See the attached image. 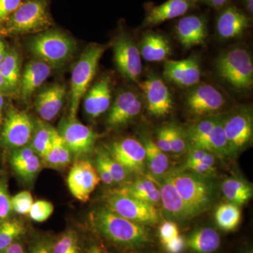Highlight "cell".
I'll list each match as a JSON object with an SVG mask.
<instances>
[{
    "instance_id": "6da1fadb",
    "label": "cell",
    "mask_w": 253,
    "mask_h": 253,
    "mask_svg": "<svg viewBox=\"0 0 253 253\" xmlns=\"http://www.w3.org/2000/svg\"><path fill=\"white\" fill-rule=\"evenodd\" d=\"M89 215L91 224L96 230L113 243L134 248L149 241V233L144 225L128 220L109 208L95 210Z\"/></svg>"
},
{
    "instance_id": "7a4b0ae2",
    "label": "cell",
    "mask_w": 253,
    "mask_h": 253,
    "mask_svg": "<svg viewBox=\"0 0 253 253\" xmlns=\"http://www.w3.org/2000/svg\"><path fill=\"white\" fill-rule=\"evenodd\" d=\"M27 49L35 59L41 60L51 68H60L73 59L77 43L72 37L60 30L48 29L31 38Z\"/></svg>"
},
{
    "instance_id": "3957f363",
    "label": "cell",
    "mask_w": 253,
    "mask_h": 253,
    "mask_svg": "<svg viewBox=\"0 0 253 253\" xmlns=\"http://www.w3.org/2000/svg\"><path fill=\"white\" fill-rule=\"evenodd\" d=\"M52 25L48 0H22L19 6L0 24V34L20 36L40 33Z\"/></svg>"
},
{
    "instance_id": "277c9868",
    "label": "cell",
    "mask_w": 253,
    "mask_h": 253,
    "mask_svg": "<svg viewBox=\"0 0 253 253\" xmlns=\"http://www.w3.org/2000/svg\"><path fill=\"white\" fill-rule=\"evenodd\" d=\"M105 51V46L99 44H89L73 66L71 73L70 91V118L77 117L82 99L89 89L96 74L100 59Z\"/></svg>"
},
{
    "instance_id": "5b68a950",
    "label": "cell",
    "mask_w": 253,
    "mask_h": 253,
    "mask_svg": "<svg viewBox=\"0 0 253 253\" xmlns=\"http://www.w3.org/2000/svg\"><path fill=\"white\" fill-rule=\"evenodd\" d=\"M218 74L238 90L251 89L253 84L252 56L244 48H234L221 54L216 61Z\"/></svg>"
},
{
    "instance_id": "8992f818",
    "label": "cell",
    "mask_w": 253,
    "mask_h": 253,
    "mask_svg": "<svg viewBox=\"0 0 253 253\" xmlns=\"http://www.w3.org/2000/svg\"><path fill=\"white\" fill-rule=\"evenodd\" d=\"M166 177L175 187L192 217L204 212L212 204V187L200 176L180 171Z\"/></svg>"
},
{
    "instance_id": "52a82bcc",
    "label": "cell",
    "mask_w": 253,
    "mask_h": 253,
    "mask_svg": "<svg viewBox=\"0 0 253 253\" xmlns=\"http://www.w3.org/2000/svg\"><path fill=\"white\" fill-rule=\"evenodd\" d=\"M59 135L71 150L73 158H82L94 152L98 134L77 118L64 117L57 128Z\"/></svg>"
},
{
    "instance_id": "ba28073f",
    "label": "cell",
    "mask_w": 253,
    "mask_h": 253,
    "mask_svg": "<svg viewBox=\"0 0 253 253\" xmlns=\"http://www.w3.org/2000/svg\"><path fill=\"white\" fill-rule=\"evenodd\" d=\"M106 207L118 215L142 225L154 224L160 215L156 206L113 191L106 199Z\"/></svg>"
},
{
    "instance_id": "9c48e42d",
    "label": "cell",
    "mask_w": 253,
    "mask_h": 253,
    "mask_svg": "<svg viewBox=\"0 0 253 253\" xmlns=\"http://www.w3.org/2000/svg\"><path fill=\"white\" fill-rule=\"evenodd\" d=\"M35 121L23 111L10 108L3 123L1 140L11 149H19L31 142Z\"/></svg>"
},
{
    "instance_id": "30bf717a",
    "label": "cell",
    "mask_w": 253,
    "mask_h": 253,
    "mask_svg": "<svg viewBox=\"0 0 253 253\" xmlns=\"http://www.w3.org/2000/svg\"><path fill=\"white\" fill-rule=\"evenodd\" d=\"M115 63L120 73L131 82L139 81L142 63L139 48L126 33L118 35L113 43Z\"/></svg>"
},
{
    "instance_id": "8fae6325",
    "label": "cell",
    "mask_w": 253,
    "mask_h": 253,
    "mask_svg": "<svg viewBox=\"0 0 253 253\" xmlns=\"http://www.w3.org/2000/svg\"><path fill=\"white\" fill-rule=\"evenodd\" d=\"M224 129L231 154L244 149L253 139L252 111L241 108L224 116Z\"/></svg>"
},
{
    "instance_id": "7c38bea8",
    "label": "cell",
    "mask_w": 253,
    "mask_h": 253,
    "mask_svg": "<svg viewBox=\"0 0 253 253\" xmlns=\"http://www.w3.org/2000/svg\"><path fill=\"white\" fill-rule=\"evenodd\" d=\"M100 177L94 165L79 159L70 169L67 178L68 189L76 199L86 202L99 184Z\"/></svg>"
},
{
    "instance_id": "4fadbf2b",
    "label": "cell",
    "mask_w": 253,
    "mask_h": 253,
    "mask_svg": "<svg viewBox=\"0 0 253 253\" xmlns=\"http://www.w3.org/2000/svg\"><path fill=\"white\" fill-rule=\"evenodd\" d=\"M111 157L131 172H142L146 163L144 145L134 138H124L106 146Z\"/></svg>"
},
{
    "instance_id": "5bb4252c",
    "label": "cell",
    "mask_w": 253,
    "mask_h": 253,
    "mask_svg": "<svg viewBox=\"0 0 253 253\" xmlns=\"http://www.w3.org/2000/svg\"><path fill=\"white\" fill-rule=\"evenodd\" d=\"M224 104L223 94L211 84H199L186 95V108L194 116H212L222 109Z\"/></svg>"
},
{
    "instance_id": "9a60e30c",
    "label": "cell",
    "mask_w": 253,
    "mask_h": 253,
    "mask_svg": "<svg viewBox=\"0 0 253 253\" xmlns=\"http://www.w3.org/2000/svg\"><path fill=\"white\" fill-rule=\"evenodd\" d=\"M141 109L142 100L137 92L123 91L118 95L111 106L106 123L111 128L126 126L140 113Z\"/></svg>"
},
{
    "instance_id": "2e32d148",
    "label": "cell",
    "mask_w": 253,
    "mask_h": 253,
    "mask_svg": "<svg viewBox=\"0 0 253 253\" xmlns=\"http://www.w3.org/2000/svg\"><path fill=\"white\" fill-rule=\"evenodd\" d=\"M141 86L150 114L161 117L170 113L173 108L172 94L162 79L152 75Z\"/></svg>"
},
{
    "instance_id": "e0dca14e",
    "label": "cell",
    "mask_w": 253,
    "mask_h": 253,
    "mask_svg": "<svg viewBox=\"0 0 253 253\" xmlns=\"http://www.w3.org/2000/svg\"><path fill=\"white\" fill-rule=\"evenodd\" d=\"M201 66L196 56L179 61H166L163 76L168 81L181 86L196 85L201 78Z\"/></svg>"
},
{
    "instance_id": "ac0fdd59",
    "label": "cell",
    "mask_w": 253,
    "mask_h": 253,
    "mask_svg": "<svg viewBox=\"0 0 253 253\" xmlns=\"http://www.w3.org/2000/svg\"><path fill=\"white\" fill-rule=\"evenodd\" d=\"M66 91L64 84L57 83L46 86L38 93L35 107L42 121L48 122L58 116L64 104Z\"/></svg>"
},
{
    "instance_id": "d6986e66",
    "label": "cell",
    "mask_w": 253,
    "mask_h": 253,
    "mask_svg": "<svg viewBox=\"0 0 253 253\" xmlns=\"http://www.w3.org/2000/svg\"><path fill=\"white\" fill-rule=\"evenodd\" d=\"M175 33L181 45L186 49L201 45L207 38V20L199 15L184 16L176 23Z\"/></svg>"
},
{
    "instance_id": "ffe728a7",
    "label": "cell",
    "mask_w": 253,
    "mask_h": 253,
    "mask_svg": "<svg viewBox=\"0 0 253 253\" xmlns=\"http://www.w3.org/2000/svg\"><path fill=\"white\" fill-rule=\"evenodd\" d=\"M111 81L104 76L88 89L84 96V109L86 114L96 118L109 109L111 103Z\"/></svg>"
},
{
    "instance_id": "44dd1931",
    "label": "cell",
    "mask_w": 253,
    "mask_h": 253,
    "mask_svg": "<svg viewBox=\"0 0 253 253\" xmlns=\"http://www.w3.org/2000/svg\"><path fill=\"white\" fill-rule=\"evenodd\" d=\"M51 73V68L41 60L34 59L26 63L21 72L19 85V93L23 101L31 99Z\"/></svg>"
},
{
    "instance_id": "7402d4cb",
    "label": "cell",
    "mask_w": 253,
    "mask_h": 253,
    "mask_svg": "<svg viewBox=\"0 0 253 253\" xmlns=\"http://www.w3.org/2000/svg\"><path fill=\"white\" fill-rule=\"evenodd\" d=\"M40 158L31 146L28 145L13 150L9 162L15 173L23 181L30 183L36 179L41 171L42 163Z\"/></svg>"
},
{
    "instance_id": "603a6c76",
    "label": "cell",
    "mask_w": 253,
    "mask_h": 253,
    "mask_svg": "<svg viewBox=\"0 0 253 253\" xmlns=\"http://www.w3.org/2000/svg\"><path fill=\"white\" fill-rule=\"evenodd\" d=\"M251 25V18L236 6H231L223 10L217 20L218 35L223 39L238 38Z\"/></svg>"
},
{
    "instance_id": "cb8c5ba5",
    "label": "cell",
    "mask_w": 253,
    "mask_h": 253,
    "mask_svg": "<svg viewBox=\"0 0 253 253\" xmlns=\"http://www.w3.org/2000/svg\"><path fill=\"white\" fill-rule=\"evenodd\" d=\"M196 2V0H168L149 9L143 26H156L165 21L184 16L194 7Z\"/></svg>"
},
{
    "instance_id": "d4e9b609",
    "label": "cell",
    "mask_w": 253,
    "mask_h": 253,
    "mask_svg": "<svg viewBox=\"0 0 253 253\" xmlns=\"http://www.w3.org/2000/svg\"><path fill=\"white\" fill-rule=\"evenodd\" d=\"M139 51L145 61L159 62L170 56L172 48L166 37L154 32H148L141 40Z\"/></svg>"
},
{
    "instance_id": "484cf974",
    "label": "cell",
    "mask_w": 253,
    "mask_h": 253,
    "mask_svg": "<svg viewBox=\"0 0 253 253\" xmlns=\"http://www.w3.org/2000/svg\"><path fill=\"white\" fill-rule=\"evenodd\" d=\"M159 190L163 208L171 217L177 219L192 217L185 203L179 196L172 183L166 176L161 182V189Z\"/></svg>"
},
{
    "instance_id": "4316f807",
    "label": "cell",
    "mask_w": 253,
    "mask_h": 253,
    "mask_svg": "<svg viewBox=\"0 0 253 253\" xmlns=\"http://www.w3.org/2000/svg\"><path fill=\"white\" fill-rule=\"evenodd\" d=\"M114 192L130 196L154 206L161 201V194L157 184L149 179H138L122 188L115 190Z\"/></svg>"
},
{
    "instance_id": "83f0119b",
    "label": "cell",
    "mask_w": 253,
    "mask_h": 253,
    "mask_svg": "<svg viewBox=\"0 0 253 253\" xmlns=\"http://www.w3.org/2000/svg\"><path fill=\"white\" fill-rule=\"evenodd\" d=\"M0 73L4 79L6 90H19L21 76V56L14 49L6 51L0 63Z\"/></svg>"
},
{
    "instance_id": "f1b7e54d",
    "label": "cell",
    "mask_w": 253,
    "mask_h": 253,
    "mask_svg": "<svg viewBox=\"0 0 253 253\" xmlns=\"http://www.w3.org/2000/svg\"><path fill=\"white\" fill-rule=\"evenodd\" d=\"M186 246L197 253H212L219 249L220 238L212 228H203L188 237Z\"/></svg>"
},
{
    "instance_id": "f546056e",
    "label": "cell",
    "mask_w": 253,
    "mask_h": 253,
    "mask_svg": "<svg viewBox=\"0 0 253 253\" xmlns=\"http://www.w3.org/2000/svg\"><path fill=\"white\" fill-rule=\"evenodd\" d=\"M58 136L57 129H55L45 121H37L35 122L34 131L30 146L40 157L44 158L51 149Z\"/></svg>"
},
{
    "instance_id": "4dcf8cb0",
    "label": "cell",
    "mask_w": 253,
    "mask_h": 253,
    "mask_svg": "<svg viewBox=\"0 0 253 253\" xmlns=\"http://www.w3.org/2000/svg\"><path fill=\"white\" fill-rule=\"evenodd\" d=\"M221 191L229 202L238 206L246 204L253 196L252 187L244 181L234 177L223 182Z\"/></svg>"
},
{
    "instance_id": "1f68e13d",
    "label": "cell",
    "mask_w": 253,
    "mask_h": 253,
    "mask_svg": "<svg viewBox=\"0 0 253 253\" xmlns=\"http://www.w3.org/2000/svg\"><path fill=\"white\" fill-rule=\"evenodd\" d=\"M73 158L72 153L59 135L56 138L51 149L42 158L44 163L54 169H63L67 167Z\"/></svg>"
},
{
    "instance_id": "d6a6232c",
    "label": "cell",
    "mask_w": 253,
    "mask_h": 253,
    "mask_svg": "<svg viewBox=\"0 0 253 253\" xmlns=\"http://www.w3.org/2000/svg\"><path fill=\"white\" fill-rule=\"evenodd\" d=\"M143 145L146 150V162L151 173L155 176L162 175L169 166L168 156L150 138L144 139Z\"/></svg>"
},
{
    "instance_id": "836d02e7",
    "label": "cell",
    "mask_w": 253,
    "mask_h": 253,
    "mask_svg": "<svg viewBox=\"0 0 253 253\" xmlns=\"http://www.w3.org/2000/svg\"><path fill=\"white\" fill-rule=\"evenodd\" d=\"M217 116H212L191 126L187 131V137L193 149L206 150L211 131H212Z\"/></svg>"
},
{
    "instance_id": "e575fe53",
    "label": "cell",
    "mask_w": 253,
    "mask_h": 253,
    "mask_svg": "<svg viewBox=\"0 0 253 253\" xmlns=\"http://www.w3.org/2000/svg\"><path fill=\"white\" fill-rule=\"evenodd\" d=\"M206 151L221 156L231 154L224 129V116H217V121L208 139Z\"/></svg>"
},
{
    "instance_id": "d590c367",
    "label": "cell",
    "mask_w": 253,
    "mask_h": 253,
    "mask_svg": "<svg viewBox=\"0 0 253 253\" xmlns=\"http://www.w3.org/2000/svg\"><path fill=\"white\" fill-rule=\"evenodd\" d=\"M241 218L239 206L231 203L221 205L215 212L216 222L224 231L234 230L239 225Z\"/></svg>"
},
{
    "instance_id": "8d00e7d4",
    "label": "cell",
    "mask_w": 253,
    "mask_h": 253,
    "mask_svg": "<svg viewBox=\"0 0 253 253\" xmlns=\"http://www.w3.org/2000/svg\"><path fill=\"white\" fill-rule=\"evenodd\" d=\"M25 231L24 224L18 219L9 218L0 223V252L16 242Z\"/></svg>"
},
{
    "instance_id": "74e56055",
    "label": "cell",
    "mask_w": 253,
    "mask_h": 253,
    "mask_svg": "<svg viewBox=\"0 0 253 253\" xmlns=\"http://www.w3.org/2000/svg\"><path fill=\"white\" fill-rule=\"evenodd\" d=\"M96 158L104 165L105 167L112 176L114 182L121 183L125 181L126 176V169L111 157L107 150H99L96 152Z\"/></svg>"
},
{
    "instance_id": "f35d334b",
    "label": "cell",
    "mask_w": 253,
    "mask_h": 253,
    "mask_svg": "<svg viewBox=\"0 0 253 253\" xmlns=\"http://www.w3.org/2000/svg\"><path fill=\"white\" fill-rule=\"evenodd\" d=\"M53 253H80L79 240L76 231H68L52 245Z\"/></svg>"
},
{
    "instance_id": "ab89813d",
    "label": "cell",
    "mask_w": 253,
    "mask_h": 253,
    "mask_svg": "<svg viewBox=\"0 0 253 253\" xmlns=\"http://www.w3.org/2000/svg\"><path fill=\"white\" fill-rule=\"evenodd\" d=\"M54 212V206L49 201H37L33 203L29 216L32 220L36 222H43L47 220Z\"/></svg>"
},
{
    "instance_id": "60d3db41",
    "label": "cell",
    "mask_w": 253,
    "mask_h": 253,
    "mask_svg": "<svg viewBox=\"0 0 253 253\" xmlns=\"http://www.w3.org/2000/svg\"><path fill=\"white\" fill-rule=\"evenodd\" d=\"M33 203L34 201L33 196L28 191H21L11 197V207L13 211L22 215L29 214Z\"/></svg>"
},
{
    "instance_id": "b9f144b4",
    "label": "cell",
    "mask_w": 253,
    "mask_h": 253,
    "mask_svg": "<svg viewBox=\"0 0 253 253\" xmlns=\"http://www.w3.org/2000/svg\"><path fill=\"white\" fill-rule=\"evenodd\" d=\"M12 211L7 184L6 181L0 180V223L9 219Z\"/></svg>"
},
{
    "instance_id": "7bdbcfd3",
    "label": "cell",
    "mask_w": 253,
    "mask_h": 253,
    "mask_svg": "<svg viewBox=\"0 0 253 253\" xmlns=\"http://www.w3.org/2000/svg\"><path fill=\"white\" fill-rule=\"evenodd\" d=\"M168 137L171 151L174 154H180L186 149V142L180 128L174 125L168 126Z\"/></svg>"
},
{
    "instance_id": "ee69618b",
    "label": "cell",
    "mask_w": 253,
    "mask_h": 253,
    "mask_svg": "<svg viewBox=\"0 0 253 253\" xmlns=\"http://www.w3.org/2000/svg\"><path fill=\"white\" fill-rule=\"evenodd\" d=\"M214 164V156L208 152V154L201 161L198 162L189 163L184 165V169L186 170H191L197 174H207L212 172Z\"/></svg>"
},
{
    "instance_id": "f6af8a7d",
    "label": "cell",
    "mask_w": 253,
    "mask_h": 253,
    "mask_svg": "<svg viewBox=\"0 0 253 253\" xmlns=\"http://www.w3.org/2000/svg\"><path fill=\"white\" fill-rule=\"evenodd\" d=\"M159 233L163 244L179 235L177 225L173 221H165L160 226Z\"/></svg>"
},
{
    "instance_id": "bcb514c9",
    "label": "cell",
    "mask_w": 253,
    "mask_h": 253,
    "mask_svg": "<svg viewBox=\"0 0 253 253\" xmlns=\"http://www.w3.org/2000/svg\"><path fill=\"white\" fill-rule=\"evenodd\" d=\"M22 0H0V24L21 4Z\"/></svg>"
},
{
    "instance_id": "7dc6e473",
    "label": "cell",
    "mask_w": 253,
    "mask_h": 253,
    "mask_svg": "<svg viewBox=\"0 0 253 253\" xmlns=\"http://www.w3.org/2000/svg\"><path fill=\"white\" fill-rule=\"evenodd\" d=\"M156 144L163 152H170L171 149L170 146H169V137H168V126H162L158 129Z\"/></svg>"
},
{
    "instance_id": "c3c4849f",
    "label": "cell",
    "mask_w": 253,
    "mask_h": 253,
    "mask_svg": "<svg viewBox=\"0 0 253 253\" xmlns=\"http://www.w3.org/2000/svg\"><path fill=\"white\" fill-rule=\"evenodd\" d=\"M163 245L169 253H181L185 248L186 243L184 239L179 235Z\"/></svg>"
},
{
    "instance_id": "681fc988",
    "label": "cell",
    "mask_w": 253,
    "mask_h": 253,
    "mask_svg": "<svg viewBox=\"0 0 253 253\" xmlns=\"http://www.w3.org/2000/svg\"><path fill=\"white\" fill-rule=\"evenodd\" d=\"M95 165H96L95 168H96L101 181H102L106 185H111L113 183H114L111 174L105 167L104 165L98 158H96V160H95Z\"/></svg>"
},
{
    "instance_id": "f907efd6",
    "label": "cell",
    "mask_w": 253,
    "mask_h": 253,
    "mask_svg": "<svg viewBox=\"0 0 253 253\" xmlns=\"http://www.w3.org/2000/svg\"><path fill=\"white\" fill-rule=\"evenodd\" d=\"M52 245L48 240H39L32 247L31 253H53Z\"/></svg>"
},
{
    "instance_id": "816d5d0a",
    "label": "cell",
    "mask_w": 253,
    "mask_h": 253,
    "mask_svg": "<svg viewBox=\"0 0 253 253\" xmlns=\"http://www.w3.org/2000/svg\"><path fill=\"white\" fill-rule=\"evenodd\" d=\"M196 1L197 2L200 1L215 9H219L225 6L230 0H196Z\"/></svg>"
},
{
    "instance_id": "f5cc1de1",
    "label": "cell",
    "mask_w": 253,
    "mask_h": 253,
    "mask_svg": "<svg viewBox=\"0 0 253 253\" xmlns=\"http://www.w3.org/2000/svg\"><path fill=\"white\" fill-rule=\"evenodd\" d=\"M0 253H25L23 246L18 243L14 242L11 244L7 249L1 251Z\"/></svg>"
},
{
    "instance_id": "db71d44e",
    "label": "cell",
    "mask_w": 253,
    "mask_h": 253,
    "mask_svg": "<svg viewBox=\"0 0 253 253\" xmlns=\"http://www.w3.org/2000/svg\"><path fill=\"white\" fill-rule=\"evenodd\" d=\"M86 253H106L102 248L100 247L98 245H92L88 249Z\"/></svg>"
},
{
    "instance_id": "11a10c76",
    "label": "cell",
    "mask_w": 253,
    "mask_h": 253,
    "mask_svg": "<svg viewBox=\"0 0 253 253\" xmlns=\"http://www.w3.org/2000/svg\"><path fill=\"white\" fill-rule=\"evenodd\" d=\"M4 99L2 93L0 92V126L2 123L3 109H4Z\"/></svg>"
},
{
    "instance_id": "9f6ffc18",
    "label": "cell",
    "mask_w": 253,
    "mask_h": 253,
    "mask_svg": "<svg viewBox=\"0 0 253 253\" xmlns=\"http://www.w3.org/2000/svg\"><path fill=\"white\" fill-rule=\"evenodd\" d=\"M6 51H7V50L6 49L4 43L0 39V63H1L3 59H4Z\"/></svg>"
},
{
    "instance_id": "6f0895ef",
    "label": "cell",
    "mask_w": 253,
    "mask_h": 253,
    "mask_svg": "<svg viewBox=\"0 0 253 253\" xmlns=\"http://www.w3.org/2000/svg\"><path fill=\"white\" fill-rule=\"evenodd\" d=\"M245 6L246 9L250 14H252L253 12V0H244Z\"/></svg>"
},
{
    "instance_id": "680465c9",
    "label": "cell",
    "mask_w": 253,
    "mask_h": 253,
    "mask_svg": "<svg viewBox=\"0 0 253 253\" xmlns=\"http://www.w3.org/2000/svg\"><path fill=\"white\" fill-rule=\"evenodd\" d=\"M6 90V85H5V83L4 79H3L2 76H1V73H0V92H1L3 90Z\"/></svg>"
},
{
    "instance_id": "91938a15",
    "label": "cell",
    "mask_w": 253,
    "mask_h": 253,
    "mask_svg": "<svg viewBox=\"0 0 253 253\" xmlns=\"http://www.w3.org/2000/svg\"></svg>"
}]
</instances>
